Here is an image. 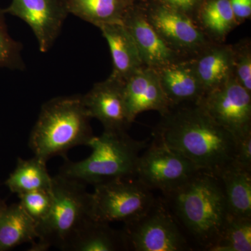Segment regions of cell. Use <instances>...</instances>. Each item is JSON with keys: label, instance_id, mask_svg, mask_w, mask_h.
<instances>
[{"label": "cell", "instance_id": "cell-1", "mask_svg": "<svg viewBox=\"0 0 251 251\" xmlns=\"http://www.w3.org/2000/svg\"><path fill=\"white\" fill-rule=\"evenodd\" d=\"M153 136L186 157L200 171L219 176L234 164L236 138L198 101L170 106L161 115Z\"/></svg>", "mask_w": 251, "mask_h": 251}, {"label": "cell", "instance_id": "cell-2", "mask_svg": "<svg viewBox=\"0 0 251 251\" xmlns=\"http://www.w3.org/2000/svg\"><path fill=\"white\" fill-rule=\"evenodd\" d=\"M163 196L185 234L202 250L209 251L229 216L219 176L198 171L182 186Z\"/></svg>", "mask_w": 251, "mask_h": 251}, {"label": "cell", "instance_id": "cell-3", "mask_svg": "<svg viewBox=\"0 0 251 251\" xmlns=\"http://www.w3.org/2000/svg\"><path fill=\"white\" fill-rule=\"evenodd\" d=\"M90 120L82 95L50 99L41 107L29 135V148L46 162L57 156L65 159L69 150L87 146L93 138Z\"/></svg>", "mask_w": 251, "mask_h": 251}, {"label": "cell", "instance_id": "cell-4", "mask_svg": "<svg viewBox=\"0 0 251 251\" xmlns=\"http://www.w3.org/2000/svg\"><path fill=\"white\" fill-rule=\"evenodd\" d=\"M90 156L78 162L64 159L59 174L82 184L97 185L135 177L138 158L148 140H136L127 132L105 131L87 144Z\"/></svg>", "mask_w": 251, "mask_h": 251}, {"label": "cell", "instance_id": "cell-5", "mask_svg": "<svg viewBox=\"0 0 251 251\" xmlns=\"http://www.w3.org/2000/svg\"><path fill=\"white\" fill-rule=\"evenodd\" d=\"M52 207L36 226L38 237L30 251H46L54 247L64 251L73 235L92 218V193L86 185L59 174L52 176Z\"/></svg>", "mask_w": 251, "mask_h": 251}, {"label": "cell", "instance_id": "cell-6", "mask_svg": "<svg viewBox=\"0 0 251 251\" xmlns=\"http://www.w3.org/2000/svg\"><path fill=\"white\" fill-rule=\"evenodd\" d=\"M123 230L129 251L192 250L186 234L164 200L156 198L143 215L126 223Z\"/></svg>", "mask_w": 251, "mask_h": 251}, {"label": "cell", "instance_id": "cell-7", "mask_svg": "<svg viewBox=\"0 0 251 251\" xmlns=\"http://www.w3.org/2000/svg\"><path fill=\"white\" fill-rule=\"evenodd\" d=\"M152 191L135 177L94 186L92 219L100 222H130L143 215L156 201Z\"/></svg>", "mask_w": 251, "mask_h": 251}, {"label": "cell", "instance_id": "cell-8", "mask_svg": "<svg viewBox=\"0 0 251 251\" xmlns=\"http://www.w3.org/2000/svg\"><path fill=\"white\" fill-rule=\"evenodd\" d=\"M198 171L181 153L153 140L138 158L135 177L151 191L166 194L182 186Z\"/></svg>", "mask_w": 251, "mask_h": 251}, {"label": "cell", "instance_id": "cell-9", "mask_svg": "<svg viewBox=\"0 0 251 251\" xmlns=\"http://www.w3.org/2000/svg\"><path fill=\"white\" fill-rule=\"evenodd\" d=\"M145 16L172 50L193 58L213 41L193 18L153 0H139Z\"/></svg>", "mask_w": 251, "mask_h": 251}, {"label": "cell", "instance_id": "cell-10", "mask_svg": "<svg viewBox=\"0 0 251 251\" xmlns=\"http://www.w3.org/2000/svg\"><path fill=\"white\" fill-rule=\"evenodd\" d=\"M198 102L236 139L251 133V94L234 77L204 94Z\"/></svg>", "mask_w": 251, "mask_h": 251}, {"label": "cell", "instance_id": "cell-11", "mask_svg": "<svg viewBox=\"0 0 251 251\" xmlns=\"http://www.w3.org/2000/svg\"><path fill=\"white\" fill-rule=\"evenodd\" d=\"M4 11L27 23L42 52L53 46L69 14L66 0H11Z\"/></svg>", "mask_w": 251, "mask_h": 251}, {"label": "cell", "instance_id": "cell-12", "mask_svg": "<svg viewBox=\"0 0 251 251\" xmlns=\"http://www.w3.org/2000/svg\"><path fill=\"white\" fill-rule=\"evenodd\" d=\"M125 83L110 75L82 96L89 116L98 120L105 131L127 132L132 125L126 107Z\"/></svg>", "mask_w": 251, "mask_h": 251}, {"label": "cell", "instance_id": "cell-13", "mask_svg": "<svg viewBox=\"0 0 251 251\" xmlns=\"http://www.w3.org/2000/svg\"><path fill=\"white\" fill-rule=\"evenodd\" d=\"M122 24L133 38L146 67L156 69L182 58L167 45L149 22L139 0L128 10Z\"/></svg>", "mask_w": 251, "mask_h": 251}, {"label": "cell", "instance_id": "cell-14", "mask_svg": "<svg viewBox=\"0 0 251 251\" xmlns=\"http://www.w3.org/2000/svg\"><path fill=\"white\" fill-rule=\"evenodd\" d=\"M125 97L128 120L131 124L141 112L154 110L162 115L171 106L156 71L145 66L125 81Z\"/></svg>", "mask_w": 251, "mask_h": 251}, {"label": "cell", "instance_id": "cell-15", "mask_svg": "<svg viewBox=\"0 0 251 251\" xmlns=\"http://www.w3.org/2000/svg\"><path fill=\"white\" fill-rule=\"evenodd\" d=\"M154 69L171 106L199 101L203 97L193 58L182 57Z\"/></svg>", "mask_w": 251, "mask_h": 251}, {"label": "cell", "instance_id": "cell-16", "mask_svg": "<svg viewBox=\"0 0 251 251\" xmlns=\"http://www.w3.org/2000/svg\"><path fill=\"white\" fill-rule=\"evenodd\" d=\"M203 96L234 77L232 45L212 42L193 57Z\"/></svg>", "mask_w": 251, "mask_h": 251}, {"label": "cell", "instance_id": "cell-17", "mask_svg": "<svg viewBox=\"0 0 251 251\" xmlns=\"http://www.w3.org/2000/svg\"><path fill=\"white\" fill-rule=\"evenodd\" d=\"M99 29L111 53L113 69L110 75L126 81L145 67L133 38L122 23L105 25Z\"/></svg>", "mask_w": 251, "mask_h": 251}, {"label": "cell", "instance_id": "cell-18", "mask_svg": "<svg viewBox=\"0 0 251 251\" xmlns=\"http://www.w3.org/2000/svg\"><path fill=\"white\" fill-rule=\"evenodd\" d=\"M124 251L129 249L123 229L117 230L108 223L90 218L77 229L64 251Z\"/></svg>", "mask_w": 251, "mask_h": 251}, {"label": "cell", "instance_id": "cell-19", "mask_svg": "<svg viewBox=\"0 0 251 251\" xmlns=\"http://www.w3.org/2000/svg\"><path fill=\"white\" fill-rule=\"evenodd\" d=\"M138 0H67L69 14L100 27L122 23L128 10Z\"/></svg>", "mask_w": 251, "mask_h": 251}, {"label": "cell", "instance_id": "cell-20", "mask_svg": "<svg viewBox=\"0 0 251 251\" xmlns=\"http://www.w3.org/2000/svg\"><path fill=\"white\" fill-rule=\"evenodd\" d=\"M36 226L19 202L6 206L0 214V251L35 242L38 237Z\"/></svg>", "mask_w": 251, "mask_h": 251}, {"label": "cell", "instance_id": "cell-21", "mask_svg": "<svg viewBox=\"0 0 251 251\" xmlns=\"http://www.w3.org/2000/svg\"><path fill=\"white\" fill-rule=\"evenodd\" d=\"M213 42L224 43L238 24L229 0H204L196 19Z\"/></svg>", "mask_w": 251, "mask_h": 251}, {"label": "cell", "instance_id": "cell-22", "mask_svg": "<svg viewBox=\"0 0 251 251\" xmlns=\"http://www.w3.org/2000/svg\"><path fill=\"white\" fill-rule=\"evenodd\" d=\"M219 177L229 215L251 218V172L234 164Z\"/></svg>", "mask_w": 251, "mask_h": 251}, {"label": "cell", "instance_id": "cell-23", "mask_svg": "<svg viewBox=\"0 0 251 251\" xmlns=\"http://www.w3.org/2000/svg\"><path fill=\"white\" fill-rule=\"evenodd\" d=\"M46 163L36 156L27 160L18 158L16 168L5 181V185L17 195L52 189V176L49 175Z\"/></svg>", "mask_w": 251, "mask_h": 251}, {"label": "cell", "instance_id": "cell-24", "mask_svg": "<svg viewBox=\"0 0 251 251\" xmlns=\"http://www.w3.org/2000/svg\"><path fill=\"white\" fill-rule=\"evenodd\" d=\"M251 218L229 215L217 242L209 251H251Z\"/></svg>", "mask_w": 251, "mask_h": 251}, {"label": "cell", "instance_id": "cell-25", "mask_svg": "<svg viewBox=\"0 0 251 251\" xmlns=\"http://www.w3.org/2000/svg\"><path fill=\"white\" fill-rule=\"evenodd\" d=\"M4 15V9H0V67L23 69L25 65L21 56L22 46L10 36Z\"/></svg>", "mask_w": 251, "mask_h": 251}, {"label": "cell", "instance_id": "cell-26", "mask_svg": "<svg viewBox=\"0 0 251 251\" xmlns=\"http://www.w3.org/2000/svg\"><path fill=\"white\" fill-rule=\"evenodd\" d=\"M20 204L28 215L39 224L49 215L52 207V189L36 190L18 195Z\"/></svg>", "mask_w": 251, "mask_h": 251}, {"label": "cell", "instance_id": "cell-27", "mask_svg": "<svg viewBox=\"0 0 251 251\" xmlns=\"http://www.w3.org/2000/svg\"><path fill=\"white\" fill-rule=\"evenodd\" d=\"M233 75L235 80L251 94V43L243 39L232 45Z\"/></svg>", "mask_w": 251, "mask_h": 251}, {"label": "cell", "instance_id": "cell-28", "mask_svg": "<svg viewBox=\"0 0 251 251\" xmlns=\"http://www.w3.org/2000/svg\"><path fill=\"white\" fill-rule=\"evenodd\" d=\"M234 165L251 172V133L236 139Z\"/></svg>", "mask_w": 251, "mask_h": 251}, {"label": "cell", "instance_id": "cell-29", "mask_svg": "<svg viewBox=\"0 0 251 251\" xmlns=\"http://www.w3.org/2000/svg\"><path fill=\"white\" fill-rule=\"evenodd\" d=\"M153 1L187 15L196 21L198 11L204 0H153Z\"/></svg>", "mask_w": 251, "mask_h": 251}, {"label": "cell", "instance_id": "cell-30", "mask_svg": "<svg viewBox=\"0 0 251 251\" xmlns=\"http://www.w3.org/2000/svg\"><path fill=\"white\" fill-rule=\"evenodd\" d=\"M238 24L251 19V0H229Z\"/></svg>", "mask_w": 251, "mask_h": 251}, {"label": "cell", "instance_id": "cell-31", "mask_svg": "<svg viewBox=\"0 0 251 251\" xmlns=\"http://www.w3.org/2000/svg\"><path fill=\"white\" fill-rule=\"evenodd\" d=\"M6 206V204H4V202H3V201H1V198H0V214H1V212H2Z\"/></svg>", "mask_w": 251, "mask_h": 251}, {"label": "cell", "instance_id": "cell-32", "mask_svg": "<svg viewBox=\"0 0 251 251\" xmlns=\"http://www.w3.org/2000/svg\"><path fill=\"white\" fill-rule=\"evenodd\" d=\"M66 1H67V0H66Z\"/></svg>", "mask_w": 251, "mask_h": 251}]
</instances>
